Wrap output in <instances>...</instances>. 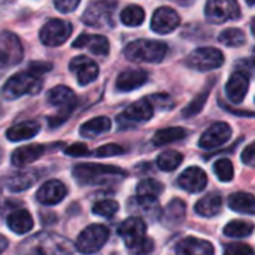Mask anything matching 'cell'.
Wrapping results in <instances>:
<instances>
[{
  "mask_svg": "<svg viewBox=\"0 0 255 255\" xmlns=\"http://www.w3.org/2000/svg\"><path fill=\"white\" fill-rule=\"evenodd\" d=\"M184 155L178 151H164L157 158V166L163 172H172L181 166Z\"/></svg>",
  "mask_w": 255,
  "mask_h": 255,
  "instance_id": "cell-33",
  "label": "cell"
},
{
  "mask_svg": "<svg viewBox=\"0 0 255 255\" xmlns=\"http://www.w3.org/2000/svg\"><path fill=\"white\" fill-rule=\"evenodd\" d=\"M1 160H3V151H1V148H0V163H1Z\"/></svg>",
  "mask_w": 255,
  "mask_h": 255,
  "instance_id": "cell-50",
  "label": "cell"
},
{
  "mask_svg": "<svg viewBox=\"0 0 255 255\" xmlns=\"http://www.w3.org/2000/svg\"><path fill=\"white\" fill-rule=\"evenodd\" d=\"M247 3H248L250 6H253V4H254V3H255V0H247Z\"/></svg>",
  "mask_w": 255,
  "mask_h": 255,
  "instance_id": "cell-49",
  "label": "cell"
},
{
  "mask_svg": "<svg viewBox=\"0 0 255 255\" xmlns=\"http://www.w3.org/2000/svg\"><path fill=\"white\" fill-rule=\"evenodd\" d=\"M205 13L209 22L223 24L241 18V7L238 0H208Z\"/></svg>",
  "mask_w": 255,
  "mask_h": 255,
  "instance_id": "cell-9",
  "label": "cell"
},
{
  "mask_svg": "<svg viewBox=\"0 0 255 255\" xmlns=\"http://www.w3.org/2000/svg\"><path fill=\"white\" fill-rule=\"evenodd\" d=\"M115 9H117V3L112 0H96L91 4H88L87 10L82 15V21L87 25L96 27V28L114 27Z\"/></svg>",
  "mask_w": 255,
  "mask_h": 255,
  "instance_id": "cell-6",
  "label": "cell"
},
{
  "mask_svg": "<svg viewBox=\"0 0 255 255\" xmlns=\"http://www.w3.org/2000/svg\"><path fill=\"white\" fill-rule=\"evenodd\" d=\"M163 191H164V187L161 182L155 179H145L139 182L136 188V196H137L136 199L143 200V202H157V199L160 197Z\"/></svg>",
  "mask_w": 255,
  "mask_h": 255,
  "instance_id": "cell-28",
  "label": "cell"
},
{
  "mask_svg": "<svg viewBox=\"0 0 255 255\" xmlns=\"http://www.w3.org/2000/svg\"><path fill=\"white\" fill-rule=\"evenodd\" d=\"M229 206H230V209H233L236 212L254 215V196L251 193H235L229 197Z\"/></svg>",
  "mask_w": 255,
  "mask_h": 255,
  "instance_id": "cell-29",
  "label": "cell"
},
{
  "mask_svg": "<svg viewBox=\"0 0 255 255\" xmlns=\"http://www.w3.org/2000/svg\"><path fill=\"white\" fill-rule=\"evenodd\" d=\"M118 209H120V205L115 200H102L93 206V214L103 217V218H112L118 212Z\"/></svg>",
  "mask_w": 255,
  "mask_h": 255,
  "instance_id": "cell-39",
  "label": "cell"
},
{
  "mask_svg": "<svg viewBox=\"0 0 255 255\" xmlns=\"http://www.w3.org/2000/svg\"><path fill=\"white\" fill-rule=\"evenodd\" d=\"M152 250H154V242H152L151 239H146V238H145V239H143L136 248H133L131 251L136 253L137 255H148Z\"/></svg>",
  "mask_w": 255,
  "mask_h": 255,
  "instance_id": "cell-44",
  "label": "cell"
},
{
  "mask_svg": "<svg viewBox=\"0 0 255 255\" xmlns=\"http://www.w3.org/2000/svg\"><path fill=\"white\" fill-rule=\"evenodd\" d=\"M211 87H212V85L206 87V88H205L199 96H196V99L187 106V109L182 112V115H184L185 118H191V117L197 115V114L203 109V106H205V103H206V100H208V97H209Z\"/></svg>",
  "mask_w": 255,
  "mask_h": 255,
  "instance_id": "cell-37",
  "label": "cell"
},
{
  "mask_svg": "<svg viewBox=\"0 0 255 255\" xmlns=\"http://www.w3.org/2000/svg\"><path fill=\"white\" fill-rule=\"evenodd\" d=\"M6 223H7L9 230H12V232L16 233V235L28 233V232L33 229V226H34L31 215H30L28 211H25V209H19V211L12 212V214L7 217Z\"/></svg>",
  "mask_w": 255,
  "mask_h": 255,
  "instance_id": "cell-26",
  "label": "cell"
},
{
  "mask_svg": "<svg viewBox=\"0 0 255 255\" xmlns=\"http://www.w3.org/2000/svg\"><path fill=\"white\" fill-rule=\"evenodd\" d=\"M75 251V244L55 233H36L16 248L18 255H73Z\"/></svg>",
  "mask_w": 255,
  "mask_h": 255,
  "instance_id": "cell-1",
  "label": "cell"
},
{
  "mask_svg": "<svg viewBox=\"0 0 255 255\" xmlns=\"http://www.w3.org/2000/svg\"><path fill=\"white\" fill-rule=\"evenodd\" d=\"M232 133H233L232 127L227 123H215L202 134V137L199 140V146L203 149L218 148L230 140Z\"/></svg>",
  "mask_w": 255,
  "mask_h": 255,
  "instance_id": "cell-13",
  "label": "cell"
},
{
  "mask_svg": "<svg viewBox=\"0 0 255 255\" xmlns=\"http://www.w3.org/2000/svg\"><path fill=\"white\" fill-rule=\"evenodd\" d=\"M178 185L188 193H200L208 185V176L200 167H188L178 178Z\"/></svg>",
  "mask_w": 255,
  "mask_h": 255,
  "instance_id": "cell-18",
  "label": "cell"
},
{
  "mask_svg": "<svg viewBox=\"0 0 255 255\" xmlns=\"http://www.w3.org/2000/svg\"><path fill=\"white\" fill-rule=\"evenodd\" d=\"M154 115V106L151 99H140L136 103L130 105L120 117H118V124H126V123H145L149 121Z\"/></svg>",
  "mask_w": 255,
  "mask_h": 255,
  "instance_id": "cell-14",
  "label": "cell"
},
{
  "mask_svg": "<svg viewBox=\"0 0 255 255\" xmlns=\"http://www.w3.org/2000/svg\"><path fill=\"white\" fill-rule=\"evenodd\" d=\"M149 75L146 70L142 69H128L118 75L117 78V88L120 91H133L136 88H140L146 81Z\"/></svg>",
  "mask_w": 255,
  "mask_h": 255,
  "instance_id": "cell-21",
  "label": "cell"
},
{
  "mask_svg": "<svg viewBox=\"0 0 255 255\" xmlns=\"http://www.w3.org/2000/svg\"><path fill=\"white\" fill-rule=\"evenodd\" d=\"M218 40L226 46L236 48V46H241L245 43V34L239 28H226L224 31L220 33Z\"/></svg>",
  "mask_w": 255,
  "mask_h": 255,
  "instance_id": "cell-36",
  "label": "cell"
},
{
  "mask_svg": "<svg viewBox=\"0 0 255 255\" xmlns=\"http://www.w3.org/2000/svg\"><path fill=\"white\" fill-rule=\"evenodd\" d=\"M185 217V203L181 199H173L166 211H164V221L167 224H178Z\"/></svg>",
  "mask_w": 255,
  "mask_h": 255,
  "instance_id": "cell-34",
  "label": "cell"
},
{
  "mask_svg": "<svg viewBox=\"0 0 255 255\" xmlns=\"http://www.w3.org/2000/svg\"><path fill=\"white\" fill-rule=\"evenodd\" d=\"M45 152V146L43 145H25L21 148H16L12 154V164L16 167H24L33 161H36L37 158H40Z\"/></svg>",
  "mask_w": 255,
  "mask_h": 255,
  "instance_id": "cell-23",
  "label": "cell"
},
{
  "mask_svg": "<svg viewBox=\"0 0 255 255\" xmlns=\"http://www.w3.org/2000/svg\"><path fill=\"white\" fill-rule=\"evenodd\" d=\"M179 21H181V18L176 13V10H173L172 7L163 6V7L157 9L155 13L152 15L151 28H152V31H155L158 34H167V33H172L175 28H178Z\"/></svg>",
  "mask_w": 255,
  "mask_h": 255,
  "instance_id": "cell-15",
  "label": "cell"
},
{
  "mask_svg": "<svg viewBox=\"0 0 255 255\" xmlns=\"http://www.w3.org/2000/svg\"><path fill=\"white\" fill-rule=\"evenodd\" d=\"M48 102L58 109V114L49 118V126L57 127L69 118V115L76 108L78 100H76L75 93L69 87L57 85L48 93Z\"/></svg>",
  "mask_w": 255,
  "mask_h": 255,
  "instance_id": "cell-5",
  "label": "cell"
},
{
  "mask_svg": "<svg viewBox=\"0 0 255 255\" xmlns=\"http://www.w3.org/2000/svg\"><path fill=\"white\" fill-rule=\"evenodd\" d=\"M42 90V81L39 75L25 70L12 75L3 85L1 94L6 100H15L18 97H22L25 94H37Z\"/></svg>",
  "mask_w": 255,
  "mask_h": 255,
  "instance_id": "cell-4",
  "label": "cell"
},
{
  "mask_svg": "<svg viewBox=\"0 0 255 255\" xmlns=\"http://www.w3.org/2000/svg\"><path fill=\"white\" fill-rule=\"evenodd\" d=\"M248 90H250V73L244 70L235 72L226 85L227 97L233 103H242Z\"/></svg>",
  "mask_w": 255,
  "mask_h": 255,
  "instance_id": "cell-17",
  "label": "cell"
},
{
  "mask_svg": "<svg viewBox=\"0 0 255 255\" xmlns=\"http://www.w3.org/2000/svg\"><path fill=\"white\" fill-rule=\"evenodd\" d=\"M66 196H67V187L57 179L45 182L36 194L37 200L45 206H54L60 203Z\"/></svg>",
  "mask_w": 255,
  "mask_h": 255,
  "instance_id": "cell-19",
  "label": "cell"
},
{
  "mask_svg": "<svg viewBox=\"0 0 255 255\" xmlns=\"http://www.w3.org/2000/svg\"><path fill=\"white\" fill-rule=\"evenodd\" d=\"M254 158H255V145L254 143H250L244 152H242V161L247 164V166H254Z\"/></svg>",
  "mask_w": 255,
  "mask_h": 255,
  "instance_id": "cell-46",
  "label": "cell"
},
{
  "mask_svg": "<svg viewBox=\"0 0 255 255\" xmlns=\"http://www.w3.org/2000/svg\"><path fill=\"white\" fill-rule=\"evenodd\" d=\"M221 206H223V199L220 194L217 193H212V194H208L206 197L200 199L196 206H194V211L197 215L200 217H205V218H212L215 215L220 214L221 211Z\"/></svg>",
  "mask_w": 255,
  "mask_h": 255,
  "instance_id": "cell-25",
  "label": "cell"
},
{
  "mask_svg": "<svg viewBox=\"0 0 255 255\" xmlns=\"http://www.w3.org/2000/svg\"><path fill=\"white\" fill-rule=\"evenodd\" d=\"M81 0H54V4L55 7L63 12V13H69V12H73L78 4H79Z\"/></svg>",
  "mask_w": 255,
  "mask_h": 255,
  "instance_id": "cell-42",
  "label": "cell"
},
{
  "mask_svg": "<svg viewBox=\"0 0 255 255\" xmlns=\"http://www.w3.org/2000/svg\"><path fill=\"white\" fill-rule=\"evenodd\" d=\"M40 130V124L37 121H24L6 131V137L12 142H21L34 137Z\"/></svg>",
  "mask_w": 255,
  "mask_h": 255,
  "instance_id": "cell-24",
  "label": "cell"
},
{
  "mask_svg": "<svg viewBox=\"0 0 255 255\" xmlns=\"http://www.w3.org/2000/svg\"><path fill=\"white\" fill-rule=\"evenodd\" d=\"M187 136V130L182 127H169V128H163L158 130L154 137H152V143L155 146H164L167 143L181 140Z\"/></svg>",
  "mask_w": 255,
  "mask_h": 255,
  "instance_id": "cell-31",
  "label": "cell"
},
{
  "mask_svg": "<svg viewBox=\"0 0 255 255\" xmlns=\"http://www.w3.org/2000/svg\"><path fill=\"white\" fill-rule=\"evenodd\" d=\"M214 245L199 238H185L176 247V255H214Z\"/></svg>",
  "mask_w": 255,
  "mask_h": 255,
  "instance_id": "cell-22",
  "label": "cell"
},
{
  "mask_svg": "<svg viewBox=\"0 0 255 255\" xmlns=\"http://www.w3.org/2000/svg\"><path fill=\"white\" fill-rule=\"evenodd\" d=\"M52 69V64H49V63H43V61H34V63H31L30 66H28V70L30 72H33V73H36V75H42V73H46V72H49Z\"/></svg>",
  "mask_w": 255,
  "mask_h": 255,
  "instance_id": "cell-45",
  "label": "cell"
},
{
  "mask_svg": "<svg viewBox=\"0 0 255 255\" xmlns=\"http://www.w3.org/2000/svg\"><path fill=\"white\" fill-rule=\"evenodd\" d=\"M73 176L81 185H108L127 176L126 170L108 164H78L73 169Z\"/></svg>",
  "mask_w": 255,
  "mask_h": 255,
  "instance_id": "cell-2",
  "label": "cell"
},
{
  "mask_svg": "<svg viewBox=\"0 0 255 255\" xmlns=\"http://www.w3.org/2000/svg\"><path fill=\"white\" fill-rule=\"evenodd\" d=\"M73 48L78 49H90L96 55H108L109 54V40L100 34H81L73 40Z\"/></svg>",
  "mask_w": 255,
  "mask_h": 255,
  "instance_id": "cell-20",
  "label": "cell"
},
{
  "mask_svg": "<svg viewBox=\"0 0 255 255\" xmlns=\"http://www.w3.org/2000/svg\"><path fill=\"white\" fill-rule=\"evenodd\" d=\"M22 45L10 31L0 33V76L22 60Z\"/></svg>",
  "mask_w": 255,
  "mask_h": 255,
  "instance_id": "cell-7",
  "label": "cell"
},
{
  "mask_svg": "<svg viewBox=\"0 0 255 255\" xmlns=\"http://www.w3.org/2000/svg\"><path fill=\"white\" fill-rule=\"evenodd\" d=\"M36 181H37V175L33 170H30V172H18V173L12 175L6 181V187L12 193H19V191H24V190L30 188Z\"/></svg>",
  "mask_w": 255,
  "mask_h": 255,
  "instance_id": "cell-30",
  "label": "cell"
},
{
  "mask_svg": "<svg viewBox=\"0 0 255 255\" xmlns=\"http://www.w3.org/2000/svg\"><path fill=\"white\" fill-rule=\"evenodd\" d=\"M145 232H146V226H145L143 220L139 217L127 218L118 227V235L121 236V239L130 250L136 248L145 239Z\"/></svg>",
  "mask_w": 255,
  "mask_h": 255,
  "instance_id": "cell-12",
  "label": "cell"
},
{
  "mask_svg": "<svg viewBox=\"0 0 255 255\" xmlns=\"http://www.w3.org/2000/svg\"><path fill=\"white\" fill-rule=\"evenodd\" d=\"M175 3H178V4H181V6H190L194 0H173Z\"/></svg>",
  "mask_w": 255,
  "mask_h": 255,
  "instance_id": "cell-48",
  "label": "cell"
},
{
  "mask_svg": "<svg viewBox=\"0 0 255 255\" xmlns=\"http://www.w3.org/2000/svg\"><path fill=\"white\" fill-rule=\"evenodd\" d=\"M69 69L75 73V76L81 85H88L90 82L96 81L99 76V66L93 60H90L88 57H84V55L72 58Z\"/></svg>",
  "mask_w": 255,
  "mask_h": 255,
  "instance_id": "cell-16",
  "label": "cell"
},
{
  "mask_svg": "<svg viewBox=\"0 0 255 255\" xmlns=\"http://www.w3.org/2000/svg\"><path fill=\"white\" fill-rule=\"evenodd\" d=\"M6 248H7V239H6L4 236L0 235V254H1Z\"/></svg>",
  "mask_w": 255,
  "mask_h": 255,
  "instance_id": "cell-47",
  "label": "cell"
},
{
  "mask_svg": "<svg viewBox=\"0 0 255 255\" xmlns=\"http://www.w3.org/2000/svg\"><path fill=\"white\" fill-rule=\"evenodd\" d=\"M124 152V148L117 145V143H108V145H103L100 148L96 149L94 155L96 157H102V158H106V157H115V155H120Z\"/></svg>",
  "mask_w": 255,
  "mask_h": 255,
  "instance_id": "cell-41",
  "label": "cell"
},
{
  "mask_svg": "<svg viewBox=\"0 0 255 255\" xmlns=\"http://www.w3.org/2000/svg\"><path fill=\"white\" fill-rule=\"evenodd\" d=\"M109 239V230L102 224L88 226L78 238L75 250L81 254H96Z\"/></svg>",
  "mask_w": 255,
  "mask_h": 255,
  "instance_id": "cell-8",
  "label": "cell"
},
{
  "mask_svg": "<svg viewBox=\"0 0 255 255\" xmlns=\"http://www.w3.org/2000/svg\"><path fill=\"white\" fill-rule=\"evenodd\" d=\"M224 255H254V250L247 244L233 242L224 247Z\"/></svg>",
  "mask_w": 255,
  "mask_h": 255,
  "instance_id": "cell-40",
  "label": "cell"
},
{
  "mask_svg": "<svg viewBox=\"0 0 255 255\" xmlns=\"http://www.w3.org/2000/svg\"><path fill=\"white\" fill-rule=\"evenodd\" d=\"M121 21L128 27H137L145 21V12L137 4H130L121 12Z\"/></svg>",
  "mask_w": 255,
  "mask_h": 255,
  "instance_id": "cell-35",
  "label": "cell"
},
{
  "mask_svg": "<svg viewBox=\"0 0 255 255\" xmlns=\"http://www.w3.org/2000/svg\"><path fill=\"white\" fill-rule=\"evenodd\" d=\"M111 127H112V123L108 117H97V118H93V120L84 123L79 128V133L82 137L94 139V137L109 131Z\"/></svg>",
  "mask_w": 255,
  "mask_h": 255,
  "instance_id": "cell-27",
  "label": "cell"
},
{
  "mask_svg": "<svg viewBox=\"0 0 255 255\" xmlns=\"http://www.w3.org/2000/svg\"><path fill=\"white\" fill-rule=\"evenodd\" d=\"M124 54L134 63H160L167 54V45L160 40L137 39L126 46Z\"/></svg>",
  "mask_w": 255,
  "mask_h": 255,
  "instance_id": "cell-3",
  "label": "cell"
},
{
  "mask_svg": "<svg viewBox=\"0 0 255 255\" xmlns=\"http://www.w3.org/2000/svg\"><path fill=\"white\" fill-rule=\"evenodd\" d=\"M254 232V226L253 223L248 221H241V220H233L230 221L226 227H224V235L229 238H248L251 236Z\"/></svg>",
  "mask_w": 255,
  "mask_h": 255,
  "instance_id": "cell-32",
  "label": "cell"
},
{
  "mask_svg": "<svg viewBox=\"0 0 255 255\" xmlns=\"http://www.w3.org/2000/svg\"><path fill=\"white\" fill-rule=\"evenodd\" d=\"M214 172L217 175V178L223 182H230L235 176V167L232 164L230 160L227 158H221L214 164Z\"/></svg>",
  "mask_w": 255,
  "mask_h": 255,
  "instance_id": "cell-38",
  "label": "cell"
},
{
  "mask_svg": "<svg viewBox=\"0 0 255 255\" xmlns=\"http://www.w3.org/2000/svg\"><path fill=\"white\" fill-rule=\"evenodd\" d=\"M72 31H73V27L69 21L55 18V19L48 21L42 27L39 37H40V42L46 46H60L69 39Z\"/></svg>",
  "mask_w": 255,
  "mask_h": 255,
  "instance_id": "cell-11",
  "label": "cell"
},
{
  "mask_svg": "<svg viewBox=\"0 0 255 255\" xmlns=\"http://www.w3.org/2000/svg\"><path fill=\"white\" fill-rule=\"evenodd\" d=\"M66 154L70 157H85V155H90V149L84 143H75L66 148Z\"/></svg>",
  "mask_w": 255,
  "mask_h": 255,
  "instance_id": "cell-43",
  "label": "cell"
},
{
  "mask_svg": "<svg viewBox=\"0 0 255 255\" xmlns=\"http://www.w3.org/2000/svg\"><path fill=\"white\" fill-rule=\"evenodd\" d=\"M224 63V55L220 49L208 46L193 51L187 57V66L199 72H209L218 69Z\"/></svg>",
  "mask_w": 255,
  "mask_h": 255,
  "instance_id": "cell-10",
  "label": "cell"
}]
</instances>
